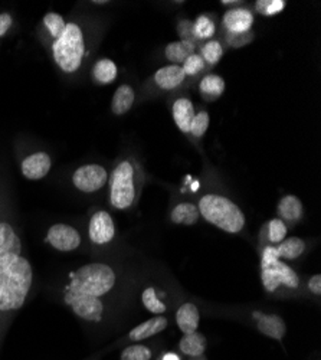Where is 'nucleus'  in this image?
<instances>
[{"label": "nucleus", "mask_w": 321, "mask_h": 360, "mask_svg": "<svg viewBox=\"0 0 321 360\" xmlns=\"http://www.w3.org/2000/svg\"><path fill=\"white\" fill-rule=\"evenodd\" d=\"M34 283L31 262L22 255V241L13 226L0 222V314L20 310Z\"/></svg>", "instance_id": "1"}, {"label": "nucleus", "mask_w": 321, "mask_h": 360, "mask_svg": "<svg viewBox=\"0 0 321 360\" xmlns=\"http://www.w3.org/2000/svg\"><path fill=\"white\" fill-rule=\"evenodd\" d=\"M199 214L214 226L228 233H240L247 224L245 215L237 203L225 196L208 193L199 200Z\"/></svg>", "instance_id": "2"}, {"label": "nucleus", "mask_w": 321, "mask_h": 360, "mask_svg": "<svg viewBox=\"0 0 321 360\" xmlns=\"http://www.w3.org/2000/svg\"><path fill=\"white\" fill-rule=\"evenodd\" d=\"M117 281L114 269L103 262H93L79 266L70 276V281L65 290L101 298L108 294Z\"/></svg>", "instance_id": "3"}, {"label": "nucleus", "mask_w": 321, "mask_h": 360, "mask_svg": "<svg viewBox=\"0 0 321 360\" xmlns=\"http://www.w3.org/2000/svg\"><path fill=\"white\" fill-rule=\"evenodd\" d=\"M261 281L266 291L274 294L280 290L296 291L300 288L299 274L278 258L275 247H266L261 257Z\"/></svg>", "instance_id": "4"}, {"label": "nucleus", "mask_w": 321, "mask_h": 360, "mask_svg": "<svg viewBox=\"0 0 321 360\" xmlns=\"http://www.w3.org/2000/svg\"><path fill=\"white\" fill-rule=\"evenodd\" d=\"M141 182L134 165L129 160L122 162L111 174L110 203L114 209L126 211L136 205L140 196Z\"/></svg>", "instance_id": "5"}, {"label": "nucleus", "mask_w": 321, "mask_h": 360, "mask_svg": "<svg viewBox=\"0 0 321 360\" xmlns=\"http://www.w3.org/2000/svg\"><path fill=\"white\" fill-rule=\"evenodd\" d=\"M52 52L56 65L64 72H75L81 67L85 52V42L81 27L77 23H67L64 34L55 39Z\"/></svg>", "instance_id": "6"}, {"label": "nucleus", "mask_w": 321, "mask_h": 360, "mask_svg": "<svg viewBox=\"0 0 321 360\" xmlns=\"http://www.w3.org/2000/svg\"><path fill=\"white\" fill-rule=\"evenodd\" d=\"M64 302L79 319H82L85 321H90V323L101 321L104 310H105L101 298L77 294V292H72L68 290H65Z\"/></svg>", "instance_id": "7"}, {"label": "nucleus", "mask_w": 321, "mask_h": 360, "mask_svg": "<svg viewBox=\"0 0 321 360\" xmlns=\"http://www.w3.org/2000/svg\"><path fill=\"white\" fill-rule=\"evenodd\" d=\"M108 180L107 170L100 165H85L72 174V184L84 193H94L103 189Z\"/></svg>", "instance_id": "8"}, {"label": "nucleus", "mask_w": 321, "mask_h": 360, "mask_svg": "<svg viewBox=\"0 0 321 360\" xmlns=\"http://www.w3.org/2000/svg\"><path fill=\"white\" fill-rule=\"evenodd\" d=\"M45 241L56 251L71 252L81 247L82 238L74 226L67 224H55L48 229Z\"/></svg>", "instance_id": "9"}, {"label": "nucleus", "mask_w": 321, "mask_h": 360, "mask_svg": "<svg viewBox=\"0 0 321 360\" xmlns=\"http://www.w3.org/2000/svg\"><path fill=\"white\" fill-rule=\"evenodd\" d=\"M89 236L96 245H107L115 236V225L111 215L105 211L96 212L89 225Z\"/></svg>", "instance_id": "10"}, {"label": "nucleus", "mask_w": 321, "mask_h": 360, "mask_svg": "<svg viewBox=\"0 0 321 360\" xmlns=\"http://www.w3.org/2000/svg\"><path fill=\"white\" fill-rule=\"evenodd\" d=\"M254 23V15L245 8L230 9L223 16V26L228 34H245L249 32Z\"/></svg>", "instance_id": "11"}, {"label": "nucleus", "mask_w": 321, "mask_h": 360, "mask_svg": "<svg viewBox=\"0 0 321 360\" xmlns=\"http://www.w3.org/2000/svg\"><path fill=\"white\" fill-rule=\"evenodd\" d=\"M255 324L259 332L273 339V340H282L287 333L285 321L278 314H255Z\"/></svg>", "instance_id": "12"}, {"label": "nucleus", "mask_w": 321, "mask_h": 360, "mask_svg": "<svg viewBox=\"0 0 321 360\" xmlns=\"http://www.w3.org/2000/svg\"><path fill=\"white\" fill-rule=\"evenodd\" d=\"M167 326H169V321L164 316H156L153 319H149V320L140 323L134 328H131L129 333V340L137 342V343H140L143 340H148V339L162 333L163 330H166Z\"/></svg>", "instance_id": "13"}, {"label": "nucleus", "mask_w": 321, "mask_h": 360, "mask_svg": "<svg viewBox=\"0 0 321 360\" xmlns=\"http://www.w3.org/2000/svg\"><path fill=\"white\" fill-rule=\"evenodd\" d=\"M52 162L46 153H35L22 162V173L29 180H39L51 170Z\"/></svg>", "instance_id": "14"}, {"label": "nucleus", "mask_w": 321, "mask_h": 360, "mask_svg": "<svg viewBox=\"0 0 321 360\" xmlns=\"http://www.w3.org/2000/svg\"><path fill=\"white\" fill-rule=\"evenodd\" d=\"M278 217L282 222L294 225L301 221L303 214H304V207L301 200L294 196V195H288L282 198L277 206Z\"/></svg>", "instance_id": "15"}, {"label": "nucleus", "mask_w": 321, "mask_h": 360, "mask_svg": "<svg viewBox=\"0 0 321 360\" xmlns=\"http://www.w3.org/2000/svg\"><path fill=\"white\" fill-rule=\"evenodd\" d=\"M171 115L179 130L185 134L190 133V124L195 117V107L189 98H179L173 103Z\"/></svg>", "instance_id": "16"}, {"label": "nucleus", "mask_w": 321, "mask_h": 360, "mask_svg": "<svg viewBox=\"0 0 321 360\" xmlns=\"http://www.w3.org/2000/svg\"><path fill=\"white\" fill-rule=\"evenodd\" d=\"M176 323L183 335L197 332L200 324V313L193 303L182 304L176 311Z\"/></svg>", "instance_id": "17"}, {"label": "nucleus", "mask_w": 321, "mask_h": 360, "mask_svg": "<svg viewBox=\"0 0 321 360\" xmlns=\"http://www.w3.org/2000/svg\"><path fill=\"white\" fill-rule=\"evenodd\" d=\"M185 78L186 75L181 65H167L160 68L155 74L156 84L159 85V88L166 89V91H170V89L179 86L185 81Z\"/></svg>", "instance_id": "18"}, {"label": "nucleus", "mask_w": 321, "mask_h": 360, "mask_svg": "<svg viewBox=\"0 0 321 360\" xmlns=\"http://www.w3.org/2000/svg\"><path fill=\"white\" fill-rule=\"evenodd\" d=\"M207 347H208V340L199 332L183 335V338L179 342L181 353L190 359L202 357L203 354H205Z\"/></svg>", "instance_id": "19"}, {"label": "nucleus", "mask_w": 321, "mask_h": 360, "mask_svg": "<svg viewBox=\"0 0 321 360\" xmlns=\"http://www.w3.org/2000/svg\"><path fill=\"white\" fill-rule=\"evenodd\" d=\"M134 100H136V94H134L133 86L129 84L120 85L117 88V91L114 93V97H112V103H111L112 114L124 115L131 110Z\"/></svg>", "instance_id": "20"}, {"label": "nucleus", "mask_w": 321, "mask_h": 360, "mask_svg": "<svg viewBox=\"0 0 321 360\" xmlns=\"http://www.w3.org/2000/svg\"><path fill=\"white\" fill-rule=\"evenodd\" d=\"M199 209L195 203L190 202H182L171 209L170 219L176 225H185L192 226L199 221Z\"/></svg>", "instance_id": "21"}, {"label": "nucleus", "mask_w": 321, "mask_h": 360, "mask_svg": "<svg viewBox=\"0 0 321 360\" xmlns=\"http://www.w3.org/2000/svg\"><path fill=\"white\" fill-rule=\"evenodd\" d=\"M275 248H277V254H278L280 259L294 261L304 254L306 241L301 238L291 236V238H285L284 241L280 243L278 247H275Z\"/></svg>", "instance_id": "22"}, {"label": "nucleus", "mask_w": 321, "mask_h": 360, "mask_svg": "<svg viewBox=\"0 0 321 360\" xmlns=\"http://www.w3.org/2000/svg\"><path fill=\"white\" fill-rule=\"evenodd\" d=\"M195 51V41H179V42H171L166 46L164 55L169 59L171 65H183L186 58L192 55Z\"/></svg>", "instance_id": "23"}, {"label": "nucleus", "mask_w": 321, "mask_h": 360, "mask_svg": "<svg viewBox=\"0 0 321 360\" xmlns=\"http://www.w3.org/2000/svg\"><path fill=\"white\" fill-rule=\"evenodd\" d=\"M199 89H200V94L205 100H216L225 91V81L222 77L216 74H209L202 78L199 84Z\"/></svg>", "instance_id": "24"}, {"label": "nucleus", "mask_w": 321, "mask_h": 360, "mask_svg": "<svg viewBox=\"0 0 321 360\" xmlns=\"http://www.w3.org/2000/svg\"><path fill=\"white\" fill-rule=\"evenodd\" d=\"M141 302L145 310L156 316H163L167 310L166 303L160 298V292L155 287H148L143 291Z\"/></svg>", "instance_id": "25"}, {"label": "nucleus", "mask_w": 321, "mask_h": 360, "mask_svg": "<svg viewBox=\"0 0 321 360\" xmlns=\"http://www.w3.org/2000/svg\"><path fill=\"white\" fill-rule=\"evenodd\" d=\"M117 65L111 59H100L93 67V78L98 84H111L117 78Z\"/></svg>", "instance_id": "26"}, {"label": "nucleus", "mask_w": 321, "mask_h": 360, "mask_svg": "<svg viewBox=\"0 0 321 360\" xmlns=\"http://www.w3.org/2000/svg\"><path fill=\"white\" fill-rule=\"evenodd\" d=\"M266 232H267V239H268V243H270V247H275L280 243H282L284 239L287 238L288 226L280 218H275V219H271L267 224Z\"/></svg>", "instance_id": "27"}, {"label": "nucleus", "mask_w": 321, "mask_h": 360, "mask_svg": "<svg viewBox=\"0 0 321 360\" xmlns=\"http://www.w3.org/2000/svg\"><path fill=\"white\" fill-rule=\"evenodd\" d=\"M216 32V26L209 16H199L193 23L195 39H211Z\"/></svg>", "instance_id": "28"}, {"label": "nucleus", "mask_w": 321, "mask_h": 360, "mask_svg": "<svg viewBox=\"0 0 321 360\" xmlns=\"http://www.w3.org/2000/svg\"><path fill=\"white\" fill-rule=\"evenodd\" d=\"M153 356V352L149 346L144 345H131L126 347L122 354L120 360H150Z\"/></svg>", "instance_id": "29"}, {"label": "nucleus", "mask_w": 321, "mask_h": 360, "mask_svg": "<svg viewBox=\"0 0 321 360\" xmlns=\"http://www.w3.org/2000/svg\"><path fill=\"white\" fill-rule=\"evenodd\" d=\"M44 23H45V26L48 27L49 34H51L55 39H58V38H60V37L64 34L65 26H67L64 18H63L61 15L53 13V12H49V13H46V15L44 16Z\"/></svg>", "instance_id": "30"}, {"label": "nucleus", "mask_w": 321, "mask_h": 360, "mask_svg": "<svg viewBox=\"0 0 321 360\" xmlns=\"http://www.w3.org/2000/svg\"><path fill=\"white\" fill-rule=\"evenodd\" d=\"M200 56L203 58L205 64L208 63L211 65H215L216 63H219L221 58L223 56V48H222L221 42H218V41L207 42L202 48V55Z\"/></svg>", "instance_id": "31"}, {"label": "nucleus", "mask_w": 321, "mask_h": 360, "mask_svg": "<svg viewBox=\"0 0 321 360\" xmlns=\"http://www.w3.org/2000/svg\"><path fill=\"white\" fill-rule=\"evenodd\" d=\"M284 0H258L255 4L256 12L264 16H275L285 8Z\"/></svg>", "instance_id": "32"}, {"label": "nucleus", "mask_w": 321, "mask_h": 360, "mask_svg": "<svg viewBox=\"0 0 321 360\" xmlns=\"http://www.w3.org/2000/svg\"><path fill=\"white\" fill-rule=\"evenodd\" d=\"M209 123H211L209 114L207 111H199L193 117V122L190 124V133L195 137H202L203 134L207 133V130L209 129Z\"/></svg>", "instance_id": "33"}, {"label": "nucleus", "mask_w": 321, "mask_h": 360, "mask_svg": "<svg viewBox=\"0 0 321 360\" xmlns=\"http://www.w3.org/2000/svg\"><path fill=\"white\" fill-rule=\"evenodd\" d=\"M203 68H205V61H203V58L197 53L189 55L182 65L185 75H190V77L199 74L200 71H203Z\"/></svg>", "instance_id": "34"}, {"label": "nucleus", "mask_w": 321, "mask_h": 360, "mask_svg": "<svg viewBox=\"0 0 321 360\" xmlns=\"http://www.w3.org/2000/svg\"><path fill=\"white\" fill-rule=\"evenodd\" d=\"M254 35L252 32H245V34H228L226 35V42L229 46L232 48H241L244 45H248L249 42H252Z\"/></svg>", "instance_id": "35"}, {"label": "nucleus", "mask_w": 321, "mask_h": 360, "mask_svg": "<svg viewBox=\"0 0 321 360\" xmlns=\"http://www.w3.org/2000/svg\"><path fill=\"white\" fill-rule=\"evenodd\" d=\"M179 34L182 37V41H195V35H193V23L189 20H183L179 25Z\"/></svg>", "instance_id": "36"}, {"label": "nucleus", "mask_w": 321, "mask_h": 360, "mask_svg": "<svg viewBox=\"0 0 321 360\" xmlns=\"http://www.w3.org/2000/svg\"><path fill=\"white\" fill-rule=\"evenodd\" d=\"M12 16L8 13H0V38H2L12 26Z\"/></svg>", "instance_id": "37"}, {"label": "nucleus", "mask_w": 321, "mask_h": 360, "mask_svg": "<svg viewBox=\"0 0 321 360\" xmlns=\"http://www.w3.org/2000/svg\"><path fill=\"white\" fill-rule=\"evenodd\" d=\"M308 290L314 295H320L321 294V276L320 274H315V276H313L308 280Z\"/></svg>", "instance_id": "38"}, {"label": "nucleus", "mask_w": 321, "mask_h": 360, "mask_svg": "<svg viewBox=\"0 0 321 360\" xmlns=\"http://www.w3.org/2000/svg\"><path fill=\"white\" fill-rule=\"evenodd\" d=\"M160 360H181V357H179V354H176L174 352H167L160 357Z\"/></svg>", "instance_id": "39"}, {"label": "nucleus", "mask_w": 321, "mask_h": 360, "mask_svg": "<svg viewBox=\"0 0 321 360\" xmlns=\"http://www.w3.org/2000/svg\"><path fill=\"white\" fill-rule=\"evenodd\" d=\"M237 4H241V2H229V0H222V5H226V6H232V5H237Z\"/></svg>", "instance_id": "40"}, {"label": "nucleus", "mask_w": 321, "mask_h": 360, "mask_svg": "<svg viewBox=\"0 0 321 360\" xmlns=\"http://www.w3.org/2000/svg\"><path fill=\"white\" fill-rule=\"evenodd\" d=\"M192 360H205V357L202 356V357H197V359H192Z\"/></svg>", "instance_id": "41"}, {"label": "nucleus", "mask_w": 321, "mask_h": 360, "mask_svg": "<svg viewBox=\"0 0 321 360\" xmlns=\"http://www.w3.org/2000/svg\"><path fill=\"white\" fill-rule=\"evenodd\" d=\"M85 360H96V357H90V359H85Z\"/></svg>", "instance_id": "42"}]
</instances>
